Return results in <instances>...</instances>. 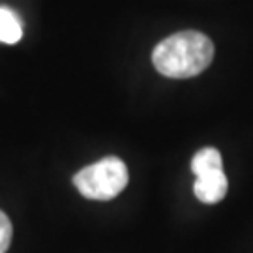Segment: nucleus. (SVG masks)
<instances>
[{"instance_id": "obj_4", "label": "nucleus", "mask_w": 253, "mask_h": 253, "mask_svg": "<svg viewBox=\"0 0 253 253\" xmlns=\"http://www.w3.org/2000/svg\"><path fill=\"white\" fill-rule=\"evenodd\" d=\"M23 38V27L19 17L9 8L0 6V42L13 45Z\"/></svg>"}, {"instance_id": "obj_6", "label": "nucleus", "mask_w": 253, "mask_h": 253, "mask_svg": "<svg viewBox=\"0 0 253 253\" xmlns=\"http://www.w3.org/2000/svg\"><path fill=\"white\" fill-rule=\"evenodd\" d=\"M11 235H13L11 221H9V217L0 210V253L8 252L9 244H11Z\"/></svg>"}, {"instance_id": "obj_2", "label": "nucleus", "mask_w": 253, "mask_h": 253, "mask_svg": "<svg viewBox=\"0 0 253 253\" xmlns=\"http://www.w3.org/2000/svg\"><path fill=\"white\" fill-rule=\"evenodd\" d=\"M73 184L86 199L109 201L127 186V167L117 156H107L75 172Z\"/></svg>"}, {"instance_id": "obj_5", "label": "nucleus", "mask_w": 253, "mask_h": 253, "mask_svg": "<svg viewBox=\"0 0 253 253\" xmlns=\"http://www.w3.org/2000/svg\"><path fill=\"white\" fill-rule=\"evenodd\" d=\"M214 169H223V160H221V154L217 152L216 148L207 146V148H201L199 152L193 156L191 160V171L197 176L205 171H214Z\"/></svg>"}, {"instance_id": "obj_1", "label": "nucleus", "mask_w": 253, "mask_h": 253, "mask_svg": "<svg viewBox=\"0 0 253 253\" xmlns=\"http://www.w3.org/2000/svg\"><path fill=\"white\" fill-rule=\"evenodd\" d=\"M214 58V43L203 32L186 30L160 42L152 53L154 68L171 79H190L205 72Z\"/></svg>"}, {"instance_id": "obj_3", "label": "nucleus", "mask_w": 253, "mask_h": 253, "mask_svg": "<svg viewBox=\"0 0 253 253\" xmlns=\"http://www.w3.org/2000/svg\"><path fill=\"white\" fill-rule=\"evenodd\" d=\"M229 182L223 169H214V171H205L197 174V180L193 184L195 197L205 203V205H216L227 195Z\"/></svg>"}]
</instances>
